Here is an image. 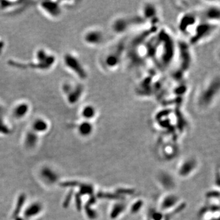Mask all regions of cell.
Segmentation results:
<instances>
[{
	"instance_id": "6da1fadb",
	"label": "cell",
	"mask_w": 220,
	"mask_h": 220,
	"mask_svg": "<svg viewBox=\"0 0 220 220\" xmlns=\"http://www.w3.org/2000/svg\"><path fill=\"white\" fill-rule=\"evenodd\" d=\"M55 62L56 58L54 55L49 53L44 48L38 50L35 54V61H32L31 63L22 64L20 62L15 61H9V64L17 67L20 68H31L32 69H38L39 70H48L51 68Z\"/></svg>"
},
{
	"instance_id": "7a4b0ae2",
	"label": "cell",
	"mask_w": 220,
	"mask_h": 220,
	"mask_svg": "<svg viewBox=\"0 0 220 220\" xmlns=\"http://www.w3.org/2000/svg\"><path fill=\"white\" fill-rule=\"evenodd\" d=\"M63 63L66 67L81 79L86 77V73L79 59L71 53H66L63 57Z\"/></svg>"
},
{
	"instance_id": "3957f363",
	"label": "cell",
	"mask_w": 220,
	"mask_h": 220,
	"mask_svg": "<svg viewBox=\"0 0 220 220\" xmlns=\"http://www.w3.org/2000/svg\"><path fill=\"white\" fill-rule=\"evenodd\" d=\"M61 89L68 103L74 105L80 99L83 90L80 85H74L69 82H65L63 84Z\"/></svg>"
},
{
	"instance_id": "277c9868",
	"label": "cell",
	"mask_w": 220,
	"mask_h": 220,
	"mask_svg": "<svg viewBox=\"0 0 220 220\" xmlns=\"http://www.w3.org/2000/svg\"><path fill=\"white\" fill-rule=\"evenodd\" d=\"M41 9L51 18H58L62 14V9L59 2H43L40 4Z\"/></svg>"
},
{
	"instance_id": "5b68a950",
	"label": "cell",
	"mask_w": 220,
	"mask_h": 220,
	"mask_svg": "<svg viewBox=\"0 0 220 220\" xmlns=\"http://www.w3.org/2000/svg\"><path fill=\"white\" fill-rule=\"evenodd\" d=\"M30 112V105L28 102H21L16 104L12 111V115L14 119L20 120L24 119Z\"/></svg>"
},
{
	"instance_id": "8992f818",
	"label": "cell",
	"mask_w": 220,
	"mask_h": 220,
	"mask_svg": "<svg viewBox=\"0 0 220 220\" xmlns=\"http://www.w3.org/2000/svg\"><path fill=\"white\" fill-rule=\"evenodd\" d=\"M49 128L48 122L44 118L35 119L31 124V130L37 134L44 133L48 131Z\"/></svg>"
},
{
	"instance_id": "52a82bcc",
	"label": "cell",
	"mask_w": 220,
	"mask_h": 220,
	"mask_svg": "<svg viewBox=\"0 0 220 220\" xmlns=\"http://www.w3.org/2000/svg\"><path fill=\"white\" fill-rule=\"evenodd\" d=\"M42 210V206L39 203H33L31 204L25 210L24 216L26 218H31L38 215Z\"/></svg>"
},
{
	"instance_id": "ba28073f",
	"label": "cell",
	"mask_w": 220,
	"mask_h": 220,
	"mask_svg": "<svg viewBox=\"0 0 220 220\" xmlns=\"http://www.w3.org/2000/svg\"><path fill=\"white\" fill-rule=\"evenodd\" d=\"M78 133L82 136H87L93 132V128L92 124L88 121H84L78 124L77 127Z\"/></svg>"
},
{
	"instance_id": "9c48e42d",
	"label": "cell",
	"mask_w": 220,
	"mask_h": 220,
	"mask_svg": "<svg viewBox=\"0 0 220 220\" xmlns=\"http://www.w3.org/2000/svg\"><path fill=\"white\" fill-rule=\"evenodd\" d=\"M38 134L31 130L28 132L25 136V142L26 145L28 148H33V147L37 144L38 141Z\"/></svg>"
},
{
	"instance_id": "30bf717a",
	"label": "cell",
	"mask_w": 220,
	"mask_h": 220,
	"mask_svg": "<svg viewBox=\"0 0 220 220\" xmlns=\"http://www.w3.org/2000/svg\"><path fill=\"white\" fill-rule=\"evenodd\" d=\"M81 114L83 118H84L86 120H89V119H92L94 116L95 110L93 107H92L89 105V106L87 105V106L83 108Z\"/></svg>"
},
{
	"instance_id": "8fae6325",
	"label": "cell",
	"mask_w": 220,
	"mask_h": 220,
	"mask_svg": "<svg viewBox=\"0 0 220 220\" xmlns=\"http://www.w3.org/2000/svg\"><path fill=\"white\" fill-rule=\"evenodd\" d=\"M42 176H43L44 179H46L47 180H49L48 182H50L51 183L55 182V180L57 179V174L53 172V171L49 168L44 169L42 173Z\"/></svg>"
},
{
	"instance_id": "7c38bea8",
	"label": "cell",
	"mask_w": 220,
	"mask_h": 220,
	"mask_svg": "<svg viewBox=\"0 0 220 220\" xmlns=\"http://www.w3.org/2000/svg\"><path fill=\"white\" fill-rule=\"evenodd\" d=\"M85 41L87 43L89 44H95L99 42V33L95 32V31H92L87 32L86 35L84 37Z\"/></svg>"
},
{
	"instance_id": "4fadbf2b",
	"label": "cell",
	"mask_w": 220,
	"mask_h": 220,
	"mask_svg": "<svg viewBox=\"0 0 220 220\" xmlns=\"http://www.w3.org/2000/svg\"><path fill=\"white\" fill-rule=\"evenodd\" d=\"M4 47H5L4 42L3 41H2V40H0V53H1L2 51H3Z\"/></svg>"
}]
</instances>
